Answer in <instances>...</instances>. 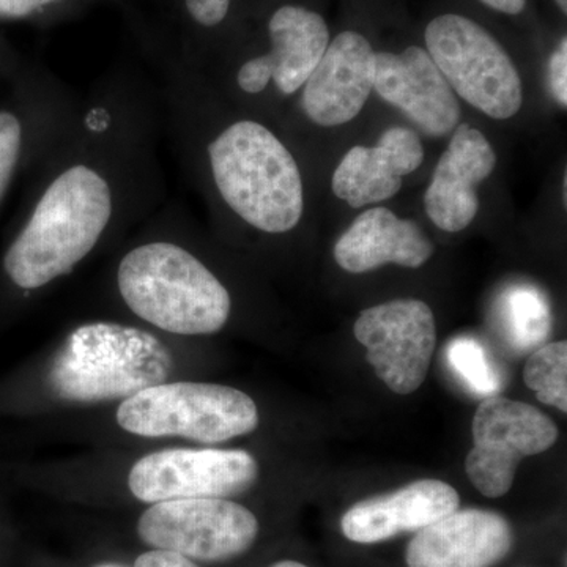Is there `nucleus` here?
Here are the masks:
<instances>
[{
    "label": "nucleus",
    "mask_w": 567,
    "mask_h": 567,
    "mask_svg": "<svg viewBox=\"0 0 567 567\" xmlns=\"http://www.w3.org/2000/svg\"><path fill=\"white\" fill-rule=\"evenodd\" d=\"M104 111L103 106V123ZM89 140L74 144L52 166L28 221L3 257L14 286L41 289L71 274L99 246L118 215L128 213L132 171L122 145L96 140L99 110L85 117ZM103 133V125H102Z\"/></svg>",
    "instance_id": "obj_1"
},
{
    "label": "nucleus",
    "mask_w": 567,
    "mask_h": 567,
    "mask_svg": "<svg viewBox=\"0 0 567 567\" xmlns=\"http://www.w3.org/2000/svg\"><path fill=\"white\" fill-rule=\"evenodd\" d=\"M208 177L219 199L264 234L290 233L305 210L300 167L264 123L235 121L205 144Z\"/></svg>",
    "instance_id": "obj_2"
},
{
    "label": "nucleus",
    "mask_w": 567,
    "mask_h": 567,
    "mask_svg": "<svg viewBox=\"0 0 567 567\" xmlns=\"http://www.w3.org/2000/svg\"><path fill=\"white\" fill-rule=\"evenodd\" d=\"M117 289L133 315L167 333H218L233 311L229 290L218 276L173 240L130 249L117 267Z\"/></svg>",
    "instance_id": "obj_3"
},
{
    "label": "nucleus",
    "mask_w": 567,
    "mask_h": 567,
    "mask_svg": "<svg viewBox=\"0 0 567 567\" xmlns=\"http://www.w3.org/2000/svg\"><path fill=\"white\" fill-rule=\"evenodd\" d=\"M173 357L156 336L115 322L81 324L71 331L50 368V385L63 401L132 398L166 382Z\"/></svg>",
    "instance_id": "obj_4"
},
{
    "label": "nucleus",
    "mask_w": 567,
    "mask_h": 567,
    "mask_svg": "<svg viewBox=\"0 0 567 567\" xmlns=\"http://www.w3.org/2000/svg\"><path fill=\"white\" fill-rule=\"evenodd\" d=\"M122 429L141 436H183L221 443L259 425L256 402L244 391L213 383L175 382L145 388L117 410Z\"/></svg>",
    "instance_id": "obj_5"
},
{
    "label": "nucleus",
    "mask_w": 567,
    "mask_h": 567,
    "mask_svg": "<svg viewBox=\"0 0 567 567\" xmlns=\"http://www.w3.org/2000/svg\"><path fill=\"white\" fill-rule=\"evenodd\" d=\"M425 47L447 84L466 103L496 121L520 111V74L502 44L477 22L442 14L425 29Z\"/></svg>",
    "instance_id": "obj_6"
},
{
    "label": "nucleus",
    "mask_w": 567,
    "mask_h": 567,
    "mask_svg": "<svg viewBox=\"0 0 567 567\" xmlns=\"http://www.w3.org/2000/svg\"><path fill=\"white\" fill-rule=\"evenodd\" d=\"M142 543L193 561L240 557L256 543L259 522L251 511L227 498L155 503L137 522Z\"/></svg>",
    "instance_id": "obj_7"
},
{
    "label": "nucleus",
    "mask_w": 567,
    "mask_h": 567,
    "mask_svg": "<svg viewBox=\"0 0 567 567\" xmlns=\"http://www.w3.org/2000/svg\"><path fill=\"white\" fill-rule=\"evenodd\" d=\"M472 427L473 447L465 472L488 498L506 495L520 461L550 450L558 440L557 424L550 417L536 406L503 395L483 399Z\"/></svg>",
    "instance_id": "obj_8"
},
{
    "label": "nucleus",
    "mask_w": 567,
    "mask_h": 567,
    "mask_svg": "<svg viewBox=\"0 0 567 567\" xmlns=\"http://www.w3.org/2000/svg\"><path fill=\"white\" fill-rule=\"evenodd\" d=\"M259 465L241 450L156 451L134 464L128 487L140 502L229 498L256 484Z\"/></svg>",
    "instance_id": "obj_9"
},
{
    "label": "nucleus",
    "mask_w": 567,
    "mask_h": 567,
    "mask_svg": "<svg viewBox=\"0 0 567 567\" xmlns=\"http://www.w3.org/2000/svg\"><path fill=\"white\" fill-rule=\"evenodd\" d=\"M354 338L391 391L410 394L423 385L436 342L432 309L421 300H394L364 309Z\"/></svg>",
    "instance_id": "obj_10"
},
{
    "label": "nucleus",
    "mask_w": 567,
    "mask_h": 567,
    "mask_svg": "<svg viewBox=\"0 0 567 567\" xmlns=\"http://www.w3.org/2000/svg\"><path fill=\"white\" fill-rule=\"evenodd\" d=\"M268 37L270 51L238 69L237 85L248 95H259L270 84L282 95H293L303 87L330 44L327 22L305 7L284 6L268 21Z\"/></svg>",
    "instance_id": "obj_11"
},
{
    "label": "nucleus",
    "mask_w": 567,
    "mask_h": 567,
    "mask_svg": "<svg viewBox=\"0 0 567 567\" xmlns=\"http://www.w3.org/2000/svg\"><path fill=\"white\" fill-rule=\"evenodd\" d=\"M375 92L405 112L429 136L442 137L461 125V104L427 51L375 52Z\"/></svg>",
    "instance_id": "obj_12"
},
{
    "label": "nucleus",
    "mask_w": 567,
    "mask_h": 567,
    "mask_svg": "<svg viewBox=\"0 0 567 567\" xmlns=\"http://www.w3.org/2000/svg\"><path fill=\"white\" fill-rule=\"evenodd\" d=\"M514 533L494 511L457 509L416 532L406 567H492L509 554Z\"/></svg>",
    "instance_id": "obj_13"
},
{
    "label": "nucleus",
    "mask_w": 567,
    "mask_h": 567,
    "mask_svg": "<svg viewBox=\"0 0 567 567\" xmlns=\"http://www.w3.org/2000/svg\"><path fill=\"white\" fill-rule=\"evenodd\" d=\"M375 52L357 32H342L330 44L303 85V110L317 125L353 121L374 89Z\"/></svg>",
    "instance_id": "obj_14"
},
{
    "label": "nucleus",
    "mask_w": 567,
    "mask_h": 567,
    "mask_svg": "<svg viewBox=\"0 0 567 567\" xmlns=\"http://www.w3.org/2000/svg\"><path fill=\"white\" fill-rule=\"evenodd\" d=\"M496 155L483 133L461 123L436 164L424 196L429 218L445 233H461L475 219L476 188L494 173Z\"/></svg>",
    "instance_id": "obj_15"
},
{
    "label": "nucleus",
    "mask_w": 567,
    "mask_h": 567,
    "mask_svg": "<svg viewBox=\"0 0 567 567\" xmlns=\"http://www.w3.org/2000/svg\"><path fill=\"white\" fill-rule=\"evenodd\" d=\"M456 488L439 480H420L393 494L372 496L350 507L341 520L347 539L377 544L402 533H416L456 511Z\"/></svg>",
    "instance_id": "obj_16"
},
{
    "label": "nucleus",
    "mask_w": 567,
    "mask_h": 567,
    "mask_svg": "<svg viewBox=\"0 0 567 567\" xmlns=\"http://www.w3.org/2000/svg\"><path fill=\"white\" fill-rule=\"evenodd\" d=\"M424 148L413 130H386L375 147L358 145L347 153L333 174V192L352 208L391 199L405 175L423 164Z\"/></svg>",
    "instance_id": "obj_17"
},
{
    "label": "nucleus",
    "mask_w": 567,
    "mask_h": 567,
    "mask_svg": "<svg viewBox=\"0 0 567 567\" xmlns=\"http://www.w3.org/2000/svg\"><path fill=\"white\" fill-rule=\"evenodd\" d=\"M434 252L415 221L401 219L388 208L361 213L334 246V259L349 274L360 275L386 264L420 268Z\"/></svg>",
    "instance_id": "obj_18"
},
{
    "label": "nucleus",
    "mask_w": 567,
    "mask_h": 567,
    "mask_svg": "<svg viewBox=\"0 0 567 567\" xmlns=\"http://www.w3.org/2000/svg\"><path fill=\"white\" fill-rule=\"evenodd\" d=\"M498 333L514 353H527L546 344L551 312L546 295L527 284L507 287L495 306Z\"/></svg>",
    "instance_id": "obj_19"
},
{
    "label": "nucleus",
    "mask_w": 567,
    "mask_h": 567,
    "mask_svg": "<svg viewBox=\"0 0 567 567\" xmlns=\"http://www.w3.org/2000/svg\"><path fill=\"white\" fill-rule=\"evenodd\" d=\"M446 360L451 371L477 398L498 395L505 385V377L491 352L475 338L461 336L451 341L446 347Z\"/></svg>",
    "instance_id": "obj_20"
},
{
    "label": "nucleus",
    "mask_w": 567,
    "mask_h": 567,
    "mask_svg": "<svg viewBox=\"0 0 567 567\" xmlns=\"http://www.w3.org/2000/svg\"><path fill=\"white\" fill-rule=\"evenodd\" d=\"M524 380L540 402L567 413V342L536 349L525 364Z\"/></svg>",
    "instance_id": "obj_21"
},
{
    "label": "nucleus",
    "mask_w": 567,
    "mask_h": 567,
    "mask_svg": "<svg viewBox=\"0 0 567 567\" xmlns=\"http://www.w3.org/2000/svg\"><path fill=\"white\" fill-rule=\"evenodd\" d=\"M24 140V123L20 115L0 111V203L17 173Z\"/></svg>",
    "instance_id": "obj_22"
},
{
    "label": "nucleus",
    "mask_w": 567,
    "mask_h": 567,
    "mask_svg": "<svg viewBox=\"0 0 567 567\" xmlns=\"http://www.w3.org/2000/svg\"><path fill=\"white\" fill-rule=\"evenodd\" d=\"M233 0H185V9L200 28H216L229 14Z\"/></svg>",
    "instance_id": "obj_23"
},
{
    "label": "nucleus",
    "mask_w": 567,
    "mask_h": 567,
    "mask_svg": "<svg viewBox=\"0 0 567 567\" xmlns=\"http://www.w3.org/2000/svg\"><path fill=\"white\" fill-rule=\"evenodd\" d=\"M548 82L551 95L559 106H567V40L563 39L548 62Z\"/></svg>",
    "instance_id": "obj_24"
},
{
    "label": "nucleus",
    "mask_w": 567,
    "mask_h": 567,
    "mask_svg": "<svg viewBox=\"0 0 567 567\" xmlns=\"http://www.w3.org/2000/svg\"><path fill=\"white\" fill-rule=\"evenodd\" d=\"M61 2L62 0H0V20H28Z\"/></svg>",
    "instance_id": "obj_25"
},
{
    "label": "nucleus",
    "mask_w": 567,
    "mask_h": 567,
    "mask_svg": "<svg viewBox=\"0 0 567 567\" xmlns=\"http://www.w3.org/2000/svg\"><path fill=\"white\" fill-rule=\"evenodd\" d=\"M134 567H200L193 559L174 554V551L158 550L153 548L151 551L137 557Z\"/></svg>",
    "instance_id": "obj_26"
},
{
    "label": "nucleus",
    "mask_w": 567,
    "mask_h": 567,
    "mask_svg": "<svg viewBox=\"0 0 567 567\" xmlns=\"http://www.w3.org/2000/svg\"><path fill=\"white\" fill-rule=\"evenodd\" d=\"M496 11L506 14H518L524 11L527 0H481Z\"/></svg>",
    "instance_id": "obj_27"
},
{
    "label": "nucleus",
    "mask_w": 567,
    "mask_h": 567,
    "mask_svg": "<svg viewBox=\"0 0 567 567\" xmlns=\"http://www.w3.org/2000/svg\"><path fill=\"white\" fill-rule=\"evenodd\" d=\"M271 567H309L303 565V563L292 561V559H284V561L276 563V565Z\"/></svg>",
    "instance_id": "obj_28"
},
{
    "label": "nucleus",
    "mask_w": 567,
    "mask_h": 567,
    "mask_svg": "<svg viewBox=\"0 0 567 567\" xmlns=\"http://www.w3.org/2000/svg\"><path fill=\"white\" fill-rule=\"evenodd\" d=\"M559 9H561L563 13L567 11V0H557Z\"/></svg>",
    "instance_id": "obj_29"
},
{
    "label": "nucleus",
    "mask_w": 567,
    "mask_h": 567,
    "mask_svg": "<svg viewBox=\"0 0 567 567\" xmlns=\"http://www.w3.org/2000/svg\"><path fill=\"white\" fill-rule=\"evenodd\" d=\"M95 567H125V566L117 565V563H103V565H99Z\"/></svg>",
    "instance_id": "obj_30"
}]
</instances>
